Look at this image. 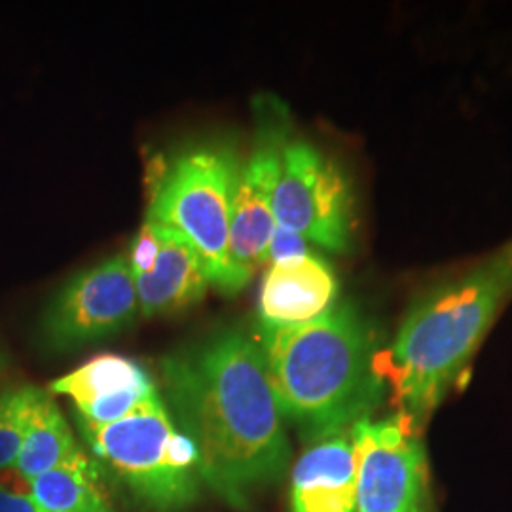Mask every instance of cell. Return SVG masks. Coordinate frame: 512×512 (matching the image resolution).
Wrapping results in <instances>:
<instances>
[{
    "label": "cell",
    "mask_w": 512,
    "mask_h": 512,
    "mask_svg": "<svg viewBox=\"0 0 512 512\" xmlns=\"http://www.w3.org/2000/svg\"><path fill=\"white\" fill-rule=\"evenodd\" d=\"M253 147L239 167L230 226L228 294L243 291L256 270L268 264V245L275 230L274 194L283 152L291 139L289 112L275 97H258Z\"/></svg>",
    "instance_id": "cell-6"
},
{
    "label": "cell",
    "mask_w": 512,
    "mask_h": 512,
    "mask_svg": "<svg viewBox=\"0 0 512 512\" xmlns=\"http://www.w3.org/2000/svg\"><path fill=\"white\" fill-rule=\"evenodd\" d=\"M512 298V239L471 270L421 294L389 351V376L403 416L425 420L471 361Z\"/></svg>",
    "instance_id": "cell-3"
},
{
    "label": "cell",
    "mask_w": 512,
    "mask_h": 512,
    "mask_svg": "<svg viewBox=\"0 0 512 512\" xmlns=\"http://www.w3.org/2000/svg\"><path fill=\"white\" fill-rule=\"evenodd\" d=\"M177 427L198 452L203 482L234 509L274 486L291 461L285 416L255 336L219 330L162 363Z\"/></svg>",
    "instance_id": "cell-1"
},
{
    "label": "cell",
    "mask_w": 512,
    "mask_h": 512,
    "mask_svg": "<svg viewBox=\"0 0 512 512\" xmlns=\"http://www.w3.org/2000/svg\"><path fill=\"white\" fill-rule=\"evenodd\" d=\"M50 389L69 397L76 408V421L88 425L124 420L162 397L143 366L112 353L93 357L52 382Z\"/></svg>",
    "instance_id": "cell-10"
},
{
    "label": "cell",
    "mask_w": 512,
    "mask_h": 512,
    "mask_svg": "<svg viewBox=\"0 0 512 512\" xmlns=\"http://www.w3.org/2000/svg\"><path fill=\"white\" fill-rule=\"evenodd\" d=\"M29 486L48 512H116L101 488L95 459L86 454L37 476Z\"/></svg>",
    "instance_id": "cell-15"
},
{
    "label": "cell",
    "mask_w": 512,
    "mask_h": 512,
    "mask_svg": "<svg viewBox=\"0 0 512 512\" xmlns=\"http://www.w3.org/2000/svg\"><path fill=\"white\" fill-rule=\"evenodd\" d=\"M137 315L128 256H110L57 291L42 317V336L50 348H82L128 329Z\"/></svg>",
    "instance_id": "cell-8"
},
{
    "label": "cell",
    "mask_w": 512,
    "mask_h": 512,
    "mask_svg": "<svg viewBox=\"0 0 512 512\" xmlns=\"http://www.w3.org/2000/svg\"><path fill=\"white\" fill-rule=\"evenodd\" d=\"M338 277L319 255L270 264L258 296V325L294 327L310 323L338 304Z\"/></svg>",
    "instance_id": "cell-11"
},
{
    "label": "cell",
    "mask_w": 512,
    "mask_h": 512,
    "mask_svg": "<svg viewBox=\"0 0 512 512\" xmlns=\"http://www.w3.org/2000/svg\"><path fill=\"white\" fill-rule=\"evenodd\" d=\"M412 512H421V509H420V507H418V509H414V511H412Z\"/></svg>",
    "instance_id": "cell-20"
},
{
    "label": "cell",
    "mask_w": 512,
    "mask_h": 512,
    "mask_svg": "<svg viewBox=\"0 0 512 512\" xmlns=\"http://www.w3.org/2000/svg\"><path fill=\"white\" fill-rule=\"evenodd\" d=\"M150 173L147 220L188 239L220 293L230 281V226L241 156L232 141L202 139L158 158Z\"/></svg>",
    "instance_id": "cell-4"
},
{
    "label": "cell",
    "mask_w": 512,
    "mask_h": 512,
    "mask_svg": "<svg viewBox=\"0 0 512 512\" xmlns=\"http://www.w3.org/2000/svg\"><path fill=\"white\" fill-rule=\"evenodd\" d=\"M277 403L311 439L351 429L380 395L374 330L351 304L294 327L258 325Z\"/></svg>",
    "instance_id": "cell-2"
},
{
    "label": "cell",
    "mask_w": 512,
    "mask_h": 512,
    "mask_svg": "<svg viewBox=\"0 0 512 512\" xmlns=\"http://www.w3.org/2000/svg\"><path fill=\"white\" fill-rule=\"evenodd\" d=\"M355 456L357 512H412L420 507L425 452L406 416L372 421L349 429Z\"/></svg>",
    "instance_id": "cell-9"
},
{
    "label": "cell",
    "mask_w": 512,
    "mask_h": 512,
    "mask_svg": "<svg viewBox=\"0 0 512 512\" xmlns=\"http://www.w3.org/2000/svg\"><path fill=\"white\" fill-rule=\"evenodd\" d=\"M35 387L23 385L0 393V471L16 467L25 439Z\"/></svg>",
    "instance_id": "cell-16"
},
{
    "label": "cell",
    "mask_w": 512,
    "mask_h": 512,
    "mask_svg": "<svg viewBox=\"0 0 512 512\" xmlns=\"http://www.w3.org/2000/svg\"><path fill=\"white\" fill-rule=\"evenodd\" d=\"M0 365H2V361H0Z\"/></svg>",
    "instance_id": "cell-21"
},
{
    "label": "cell",
    "mask_w": 512,
    "mask_h": 512,
    "mask_svg": "<svg viewBox=\"0 0 512 512\" xmlns=\"http://www.w3.org/2000/svg\"><path fill=\"white\" fill-rule=\"evenodd\" d=\"M291 512H357L349 429L313 439L294 465Z\"/></svg>",
    "instance_id": "cell-13"
},
{
    "label": "cell",
    "mask_w": 512,
    "mask_h": 512,
    "mask_svg": "<svg viewBox=\"0 0 512 512\" xmlns=\"http://www.w3.org/2000/svg\"><path fill=\"white\" fill-rule=\"evenodd\" d=\"M152 224L160 236V253L150 272L133 275L139 313L147 319L177 315L198 306L211 285L194 245L179 232Z\"/></svg>",
    "instance_id": "cell-12"
},
{
    "label": "cell",
    "mask_w": 512,
    "mask_h": 512,
    "mask_svg": "<svg viewBox=\"0 0 512 512\" xmlns=\"http://www.w3.org/2000/svg\"><path fill=\"white\" fill-rule=\"evenodd\" d=\"M97 465L145 511L179 512L202 494V473L192 440L173 423L164 399L109 425L78 421Z\"/></svg>",
    "instance_id": "cell-5"
},
{
    "label": "cell",
    "mask_w": 512,
    "mask_h": 512,
    "mask_svg": "<svg viewBox=\"0 0 512 512\" xmlns=\"http://www.w3.org/2000/svg\"><path fill=\"white\" fill-rule=\"evenodd\" d=\"M160 253V236L152 222L145 220L131 243L128 262L131 274H147L152 270Z\"/></svg>",
    "instance_id": "cell-17"
},
{
    "label": "cell",
    "mask_w": 512,
    "mask_h": 512,
    "mask_svg": "<svg viewBox=\"0 0 512 512\" xmlns=\"http://www.w3.org/2000/svg\"><path fill=\"white\" fill-rule=\"evenodd\" d=\"M80 456H84V452L74 439L65 416L46 391L35 387L25 439L16 461L19 475L31 482Z\"/></svg>",
    "instance_id": "cell-14"
},
{
    "label": "cell",
    "mask_w": 512,
    "mask_h": 512,
    "mask_svg": "<svg viewBox=\"0 0 512 512\" xmlns=\"http://www.w3.org/2000/svg\"><path fill=\"white\" fill-rule=\"evenodd\" d=\"M277 226L334 253H346L355 232V196L344 169L321 148L289 139L275 186Z\"/></svg>",
    "instance_id": "cell-7"
},
{
    "label": "cell",
    "mask_w": 512,
    "mask_h": 512,
    "mask_svg": "<svg viewBox=\"0 0 512 512\" xmlns=\"http://www.w3.org/2000/svg\"><path fill=\"white\" fill-rule=\"evenodd\" d=\"M0 512H48L31 494H18L0 484Z\"/></svg>",
    "instance_id": "cell-19"
},
{
    "label": "cell",
    "mask_w": 512,
    "mask_h": 512,
    "mask_svg": "<svg viewBox=\"0 0 512 512\" xmlns=\"http://www.w3.org/2000/svg\"><path fill=\"white\" fill-rule=\"evenodd\" d=\"M308 253L311 251L306 239L275 224L274 234H272L270 245H268V264L291 260V258L308 255Z\"/></svg>",
    "instance_id": "cell-18"
}]
</instances>
